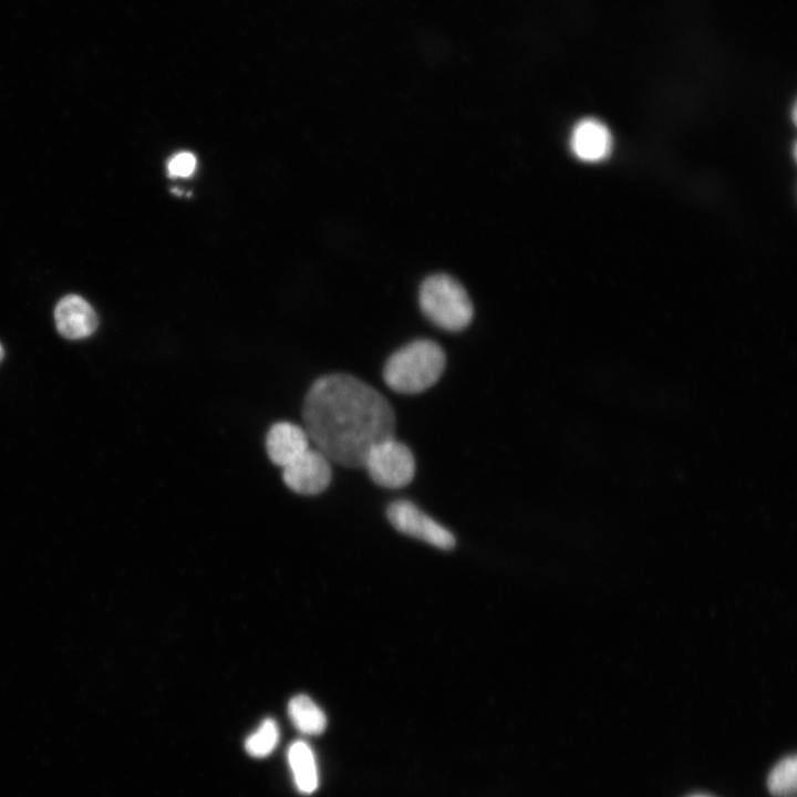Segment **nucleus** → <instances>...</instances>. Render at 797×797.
Here are the masks:
<instances>
[{
    "label": "nucleus",
    "instance_id": "nucleus-1",
    "mask_svg": "<svg viewBox=\"0 0 797 797\" xmlns=\"http://www.w3.org/2000/svg\"><path fill=\"white\" fill-rule=\"evenodd\" d=\"M304 429L329 460L363 467L370 449L394 437L395 414L387 400L365 382L343 373L315 380L302 405Z\"/></svg>",
    "mask_w": 797,
    "mask_h": 797
},
{
    "label": "nucleus",
    "instance_id": "nucleus-2",
    "mask_svg": "<svg viewBox=\"0 0 797 797\" xmlns=\"http://www.w3.org/2000/svg\"><path fill=\"white\" fill-rule=\"evenodd\" d=\"M445 363V353L439 344L418 339L405 344L389 358L383 369V379L396 393L417 394L438 381Z\"/></svg>",
    "mask_w": 797,
    "mask_h": 797
},
{
    "label": "nucleus",
    "instance_id": "nucleus-3",
    "mask_svg": "<svg viewBox=\"0 0 797 797\" xmlns=\"http://www.w3.org/2000/svg\"><path fill=\"white\" fill-rule=\"evenodd\" d=\"M418 301L424 315L446 331H460L473 319L474 308L467 291L444 273L429 276L422 282Z\"/></svg>",
    "mask_w": 797,
    "mask_h": 797
},
{
    "label": "nucleus",
    "instance_id": "nucleus-4",
    "mask_svg": "<svg viewBox=\"0 0 797 797\" xmlns=\"http://www.w3.org/2000/svg\"><path fill=\"white\" fill-rule=\"evenodd\" d=\"M363 467L375 484L385 488H402L408 485L415 475L412 451L395 437L373 446Z\"/></svg>",
    "mask_w": 797,
    "mask_h": 797
},
{
    "label": "nucleus",
    "instance_id": "nucleus-5",
    "mask_svg": "<svg viewBox=\"0 0 797 797\" xmlns=\"http://www.w3.org/2000/svg\"><path fill=\"white\" fill-rule=\"evenodd\" d=\"M386 515L392 526L402 534L421 539L439 549H451L455 546L453 534L410 500L393 501L390 504Z\"/></svg>",
    "mask_w": 797,
    "mask_h": 797
},
{
    "label": "nucleus",
    "instance_id": "nucleus-6",
    "mask_svg": "<svg viewBox=\"0 0 797 797\" xmlns=\"http://www.w3.org/2000/svg\"><path fill=\"white\" fill-rule=\"evenodd\" d=\"M332 470L328 457L317 448L309 447L298 458L282 467V479L294 493L318 495L327 489Z\"/></svg>",
    "mask_w": 797,
    "mask_h": 797
},
{
    "label": "nucleus",
    "instance_id": "nucleus-7",
    "mask_svg": "<svg viewBox=\"0 0 797 797\" xmlns=\"http://www.w3.org/2000/svg\"><path fill=\"white\" fill-rule=\"evenodd\" d=\"M54 320L59 333L71 340L91 335L99 324L94 309L77 294H68L58 302Z\"/></svg>",
    "mask_w": 797,
    "mask_h": 797
},
{
    "label": "nucleus",
    "instance_id": "nucleus-8",
    "mask_svg": "<svg viewBox=\"0 0 797 797\" xmlns=\"http://www.w3.org/2000/svg\"><path fill=\"white\" fill-rule=\"evenodd\" d=\"M310 438L304 427L291 422L275 423L266 436V449L270 460L281 468L303 454Z\"/></svg>",
    "mask_w": 797,
    "mask_h": 797
},
{
    "label": "nucleus",
    "instance_id": "nucleus-9",
    "mask_svg": "<svg viewBox=\"0 0 797 797\" xmlns=\"http://www.w3.org/2000/svg\"><path fill=\"white\" fill-rule=\"evenodd\" d=\"M573 154L584 162H600L612 149V136L609 128L596 118H584L576 124L570 137Z\"/></svg>",
    "mask_w": 797,
    "mask_h": 797
},
{
    "label": "nucleus",
    "instance_id": "nucleus-10",
    "mask_svg": "<svg viewBox=\"0 0 797 797\" xmlns=\"http://www.w3.org/2000/svg\"><path fill=\"white\" fill-rule=\"evenodd\" d=\"M288 762L297 788L302 794H311L318 787V768L314 754L304 741L293 742L288 749Z\"/></svg>",
    "mask_w": 797,
    "mask_h": 797
},
{
    "label": "nucleus",
    "instance_id": "nucleus-11",
    "mask_svg": "<svg viewBox=\"0 0 797 797\" xmlns=\"http://www.w3.org/2000/svg\"><path fill=\"white\" fill-rule=\"evenodd\" d=\"M288 715L302 734L319 735L327 726L324 712L304 694L293 696L288 704Z\"/></svg>",
    "mask_w": 797,
    "mask_h": 797
},
{
    "label": "nucleus",
    "instance_id": "nucleus-12",
    "mask_svg": "<svg viewBox=\"0 0 797 797\" xmlns=\"http://www.w3.org/2000/svg\"><path fill=\"white\" fill-rule=\"evenodd\" d=\"M797 758L795 755L780 760L770 772L767 787L777 797L789 796L796 791Z\"/></svg>",
    "mask_w": 797,
    "mask_h": 797
},
{
    "label": "nucleus",
    "instance_id": "nucleus-13",
    "mask_svg": "<svg viewBox=\"0 0 797 797\" xmlns=\"http://www.w3.org/2000/svg\"><path fill=\"white\" fill-rule=\"evenodd\" d=\"M278 741L279 728L276 721L266 718L259 727L247 737L245 748L249 755L261 758L268 756L275 749Z\"/></svg>",
    "mask_w": 797,
    "mask_h": 797
},
{
    "label": "nucleus",
    "instance_id": "nucleus-14",
    "mask_svg": "<svg viewBox=\"0 0 797 797\" xmlns=\"http://www.w3.org/2000/svg\"><path fill=\"white\" fill-rule=\"evenodd\" d=\"M196 163V157L192 153L180 152L169 159L167 170L170 176L187 177L194 173Z\"/></svg>",
    "mask_w": 797,
    "mask_h": 797
},
{
    "label": "nucleus",
    "instance_id": "nucleus-15",
    "mask_svg": "<svg viewBox=\"0 0 797 797\" xmlns=\"http://www.w3.org/2000/svg\"><path fill=\"white\" fill-rule=\"evenodd\" d=\"M3 355H4V350H3L2 344L0 343V362H1L2 359H3Z\"/></svg>",
    "mask_w": 797,
    "mask_h": 797
},
{
    "label": "nucleus",
    "instance_id": "nucleus-16",
    "mask_svg": "<svg viewBox=\"0 0 797 797\" xmlns=\"http://www.w3.org/2000/svg\"><path fill=\"white\" fill-rule=\"evenodd\" d=\"M692 797H707V796L696 795V796H692Z\"/></svg>",
    "mask_w": 797,
    "mask_h": 797
}]
</instances>
